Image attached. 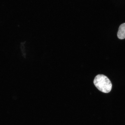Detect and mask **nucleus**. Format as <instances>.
I'll return each mask as SVG.
<instances>
[{"label": "nucleus", "instance_id": "1", "mask_svg": "<svg viewBox=\"0 0 125 125\" xmlns=\"http://www.w3.org/2000/svg\"><path fill=\"white\" fill-rule=\"evenodd\" d=\"M94 83L97 88L103 93H109L112 90V85L110 80L103 74H98L95 77Z\"/></svg>", "mask_w": 125, "mask_h": 125}, {"label": "nucleus", "instance_id": "2", "mask_svg": "<svg viewBox=\"0 0 125 125\" xmlns=\"http://www.w3.org/2000/svg\"><path fill=\"white\" fill-rule=\"evenodd\" d=\"M117 36L118 38L121 40L125 38V23L121 24L119 26Z\"/></svg>", "mask_w": 125, "mask_h": 125}]
</instances>
